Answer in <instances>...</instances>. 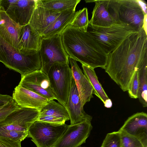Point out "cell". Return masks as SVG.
Returning <instances> with one entry per match:
<instances>
[{"label": "cell", "mask_w": 147, "mask_h": 147, "mask_svg": "<svg viewBox=\"0 0 147 147\" xmlns=\"http://www.w3.org/2000/svg\"><path fill=\"white\" fill-rule=\"evenodd\" d=\"M147 61V34L144 29L133 32L108 55L104 69L124 92L127 91L135 72Z\"/></svg>", "instance_id": "6da1fadb"}, {"label": "cell", "mask_w": 147, "mask_h": 147, "mask_svg": "<svg viewBox=\"0 0 147 147\" xmlns=\"http://www.w3.org/2000/svg\"><path fill=\"white\" fill-rule=\"evenodd\" d=\"M61 35L63 47L69 57L94 69H105L108 55L88 31L69 25Z\"/></svg>", "instance_id": "7a4b0ae2"}, {"label": "cell", "mask_w": 147, "mask_h": 147, "mask_svg": "<svg viewBox=\"0 0 147 147\" xmlns=\"http://www.w3.org/2000/svg\"><path fill=\"white\" fill-rule=\"evenodd\" d=\"M0 62L22 77L41 68L39 51L19 50L0 36Z\"/></svg>", "instance_id": "3957f363"}, {"label": "cell", "mask_w": 147, "mask_h": 147, "mask_svg": "<svg viewBox=\"0 0 147 147\" xmlns=\"http://www.w3.org/2000/svg\"><path fill=\"white\" fill-rule=\"evenodd\" d=\"M88 31L108 55L127 36L136 32L130 26L121 21L108 27H101L89 24Z\"/></svg>", "instance_id": "277c9868"}, {"label": "cell", "mask_w": 147, "mask_h": 147, "mask_svg": "<svg viewBox=\"0 0 147 147\" xmlns=\"http://www.w3.org/2000/svg\"><path fill=\"white\" fill-rule=\"evenodd\" d=\"M39 110L19 107L0 121V137L13 135L19 132L28 133L31 125L37 120Z\"/></svg>", "instance_id": "5b68a950"}, {"label": "cell", "mask_w": 147, "mask_h": 147, "mask_svg": "<svg viewBox=\"0 0 147 147\" xmlns=\"http://www.w3.org/2000/svg\"><path fill=\"white\" fill-rule=\"evenodd\" d=\"M65 123L58 124L36 120L30 126L27 137L36 147H54L67 129Z\"/></svg>", "instance_id": "8992f818"}, {"label": "cell", "mask_w": 147, "mask_h": 147, "mask_svg": "<svg viewBox=\"0 0 147 147\" xmlns=\"http://www.w3.org/2000/svg\"><path fill=\"white\" fill-rule=\"evenodd\" d=\"M39 51L41 62L40 69L47 75L55 63L69 64V56L63 47L61 34L42 38Z\"/></svg>", "instance_id": "52a82bcc"}, {"label": "cell", "mask_w": 147, "mask_h": 147, "mask_svg": "<svg viewBox=\"0 0 147 147\" xmlns=\"http://www.w3.org/2000/svg\"><path fill=\"white\" fill-rule=\"evenodd\" d=\"M47 75L56 100L65 107L69 96L72 76L69 64L54 63L49 69Z\"/></svg>", "instance_id": "ba28073f"}, {"label": "cell", "mask_w": 147, "mask_h": 147, "mask_svg": "<svg viewBox=\"0 0 147 147\" xmlns=\"http://www.w3.org/2000/svg\"><path fill=\"white\" fill-rule=\"evenodd\" d=\"M120 21L130 26L137 32L143 29L146 31L147 13L138 0H118Z\"/></svg>", "instance_id": "9c48e42d"}, {"label": "cell", "mask_w": 147, "mask_h": 147, "mask_svg": "<svg viewBox=\"0 0 147 147\" xmlns=\"http://www.w3.org/2000/svg\"><path fill=\"white\" fill-rule=\"evenodd\" d=\"M95 6L89 20L93 26L108 27L120 21L118 15V0H93Z\"/></svg>", "instance_id": "30bf717a"}, {"label": "cell", "mask_w": 147, "mask_h": 147, "mask_svg": "<svg viewBox=\"0 0 147 147\" xmlns=\"http://www.w3.org/2000/svg\"><path fill=\"white\" fill-rule=\"evenodd\" d=\"M36 1L0 0V6L12 20L23 26L29 24Z\"/></svg>", "instance_id": "8fae6325"}, {"label": "cell", "mask_w": 147, "mask_h": 147, "mask_svg": "<svg viewBox=\"0 0 147 147\" xmlns=\"http://www.w3.org/2000/svg\"><path fill=\"white\" fill-rule=\"evenodd\" d=\"M91 120L68 125L54 147H79L85 143L92 126Z\"/></svg>", "instance_id": "7c38bea8"}, {"label": "cell", "mask_w": 147, "mask_h": 147, "mask_svg": "<svg viewBox=\"0 0 147 147\" xmlns=\"http://www.w3.org/2000/svg\"><path fill=\"white\" fill-rule=\"evenodd\" d=\"M19 85L44 97L49 101L56 100L47 75L40 69L21 77Z\"/></svg>", "instance_id": "4fadbf2b"}, {"label": "cell", "mask_w": 147, "mask_h": 147, "mask_svg": "<svg viewBox=\"0 0 147 147\" xmlns=\"http://www.w3.org/2000/svg\"><path fill=\"white\" fill-rule=\"evenodd\" d=\"M134 136L147 147V114L142 112L129 117L118 130Z\"/></svg>", "instance_id": "5bb4252c"}, {"label": "cell", "mask_w": 147, "mask_h": 147, "mask_svg": "<svg viewBox=\"0 0 147 147\" xmlns=\"http://www.w3.org/2000/svg\"><path fill=\"white\" fill-rule=\"evenodd\" d=\"M65 108L69 115L70 125L92 120V116L86 113L84 110L73 76L71 78L69 96Z\"/></svg>", "instance_id": "9a60e30c"}, {"label": "cell", "mask_w": 147, "mask_h": 147, "mask_svg": "<svg viewBox=\"0 0 147 147\" xmlns=\"http://www.w3.org/2000/svg\"><path fill=\"white\" fill-rule=\"evenodd\" d=\"M61 13L47 8L41 0H36L29 24L41 35L45 29L58 17Z\"/></svg>", "instance_id": "2e32d148"}, {"label": "cell", "mask_w": 147, "mask_h": 147, "mask_svg": "<svg viewBox=\"0 0 147 147\" xmlns=\"http://www.w3.org/2000/svg\"><path fill=\"white\" fill-rule=\"evenodd\" d=\"M69 120L68 112L64 106L54 100L48 103L39 110L37 120L51 123L63 124Z\"/></svg>", "instance_id": "e0dca14e"}, {"label": "cell", "mask_w": 147, "mask_h": 147, "mask_svg": "<svg viewBox=\"0 0 147 147\" xmlns=\"http://www.w3.org/2000/svg\"><path fill=\"white\" fill-rule=\"evenodd\" d=\"M12 97L19 107L39 110L49 101L46 98L19 85L15 88Z\"/></svg>", "instance_id": "ac0fdd59"}, {"label": "cell", "mask_w": 147, "mask_h": 147, "mask_svg": "<svg viewBox=\"0 0 147 147\" xmlns=\"http://www.w3.org/2000/svg\"><path fill=\"white\" fill-rule=\"evenodd\" d=\"M72 75L79 94L81 104L83 107L93 97V88L90 83L78 65L77 61L69 57Z\"/></svg>", "instance_id": "d6986e66"}, {"label": "cell", "mask_w": 147, "mask_h": 147, "mask_svg": "<svg viewBox=\"0 0 147 147\" xmlns=\"http://www.w3.org/2000/svg\"><path fill=\"white\" fill-rule=\"evenodd\" d=\"M22 26L12 20L0 6V36L18 49Z\"/></svg>", "instance_id": "ffe728a7"}, {"label": "cell", "mask_w": 147, "mask_h": 147, "mask_svg": "<svg viewBox=\"0 0 147 147\" xmlns=\"http://www.w3.org/2000/svg\"><path fill=\"white\" fill-rule=\"evenodd\" d=\"M76 12L68 10L61 12L60 15L50 24L41 34L42 38H46L61 34L69 25Z\"/></svg>", "instance_id": "44dd1931"}, {"label": "cell", "mask_w": 147, "mask_h": 147, "mask_svg": "<svg viewBox=\"0 0 147 147\" xmlns=\"http://www.w3.org/2000/svg\"><path fill=\"white\" fill-rule=\"evenodd\" d=\"M42 38L29 24L22 26L19 35L18 49L39 51Z\"/></svg>", "instance_id": "7402d4cb"}, {"label": "cell", "mask_w": 147, "mask_h": 147, "mask_svg": "<svg viewBox=\"0 0 147 147\" xmlns=\"http://www.w3.org/2000/svg\"><path fill=\"white\" fill-rule=\"evenodd\" d=\"M82 67L84 75L93 88V94L97 96L104 103L109 98L99 82L94 69L83 64H82Z\"/></svg>", "instance_id": "603a6c76"}, {"label": "cell", "mask_w": 147, "mask_h": 147, "mask_svg": "<svg viewBox=\"0 0 147 147\" xmlns=\"http://www.w3.org/2000/svg\"><path fill=\"white\" fill-rule=\"evenodd\" d=\"M139 90L138 98L143 107H147V61L142 63L138 69Z\"/></svg>", "instance_id": "cb8c5ba5"}, {"label": "cell", "mask_w": 147, "mask_h": 147, "mask_svg": "<svg viewBox=\"0 0 147 147\" xmlns=\"http://www.w3.org/2000/svg\"><path fill=\"white\" fill-rule=\"evenodd\" d=\"M45 7L50 10L61 12L68 10L75 11L81 0H41Z\"/></svg>", "instance_id": "d4e9b609"}, {"label": "cell", "mask_w": 147, "mask_h": 147, "mask_svg": "<svg viewBox=\"0 0 147 147\" xmlns=\"http://www.w3.org/2000/svg\"><path fill=\"white\" fill-rule=\"evenodd\" d=\"M89 24L88 9L86 7H84L76 12L73 19L69 25L87 32Z\"/></svg>", "instance_id": "484cf974"}, {"label": "cell", "mask_w": 147, "mask_h": 147, "mask_svg": "<svg viewBox=\"0 0 147 147\" xmlns=\"http://www.w3.org/2000/svg\"><path fill=\"white\" fill-rule=\"evenodd\" d=\"M101 147H121L120 132L118 131L108 133Z\"/></svg>", "instance_id": "4316f807"}, {"label": "cell", "mask_w": 147, "mask_h": 147, "mask_svg": "<svg viewBox=\"0 0 147 147\" xmlns=\"http://www.w3.org/2000/svg\"><path fill=\"white\" fill-rule=\"evenodd\" d=\"M119 131L121 134V147H145L138 138Z\"/></svg>", "instance_id": "83f0119b"}, {"label": "cell", "mask_w": 147, "mask_h": 147, "mask_svg": "<svg viewBox=\"0 0 147 147\" xmlns=\"http://www.w3.org/2000/svg\"><path fill=\"white\" fill-rule=\"evenodd\" d=\"M138 90L139 82L137 70L134 74L127 91L130 97L134 99L138 98Z\"/></svg>", "instance_id": "f1b7e54d"}, {"label": "cell", "mask_w": 147, "mask_h": 147, "mask_svg": "<svg viewBox=\"0 0 147 147\" xmlns=\"http://www.w3.org/2000/svg\"><path fill=\"white\" fill-rule=\"evenodd\" d=\"M19 107L14 100L0 107V121L4 119Z\"/></svg>", "instance_id": "f546056e"}, {"label": "cell", "mask_w": 147, "mask_h": 147, "mask_svg": "<svg viewBox=\"0 0 147 147\" xmlns=\"http://www.w3.org/2000/svg\"><path fill=\"white\" fill-rule=\"evenodd\" d=\"M21 142L0 138V147H22Z\"/></svg>", "instance_id": "4dcf8cb0"}, {"label": "cell", "mask_w": 147, "mask_h": 147, "mask_svg": "<svg viewBox=\"0 0 147 147\" xmlns=\"http://www.w3.org/2000/svg\"><path fill=\"white\" fill-rule=\"evenodd\" d=\"M13 100L12 97L11 96L0 94V107L5 105Z\"/></svg>", "instance_id": "1f68e13d"}, {"label": "cell", "mask_w": 147, "mask_h": 147, "mask_svg": "<svg viewBox=\"0 0 147 147\" xmlns=\"http://www.w3.org/2000/svg\"><path fill=\"white\" fill-rule=\"evenodd\" d=\"M104 104L105 107L107 108H110L112 106V102L109 98L107 100Z\"/></svg>", "instance_id": "d6a6232c"}, {"label": "cell", "mask_w": 147, "mask_h": 147, "mask_svg": "<svg viewBox=\"0 0 147 147\" xmlns=\"http://www.w3.org/2000/svg\"><path fill=\"white\" fill-rule=\"evenodd\" d=\"M81 147V146H80V147Z\"/></svg>", "instance_id": "836d02e7"}]
</instances>
